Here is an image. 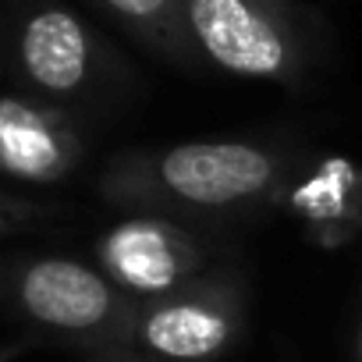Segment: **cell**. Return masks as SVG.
<instances>
[{"label": "cell", "mask_w": 362, "mask_h": 362, "mask_svg": "<svg viewBox=\"0 0 362 362\" xmlns=\"http://www.w3.org/2000/svg\"><path fill=\"white\" fill-rule=\"evenodd\" d=\"M291 174L281 146L252 139H196L128 149L107 160L96 192L107 206L167 221H235L274 203Z\"/></svg>", "instance_id": "1"}, {"label": "cell", "mask_w": 362, "mask_h": 362, "mask_svg": "<svg viewBox=\"0 0 362 362\" xmlns=\"http://www.w3.org/2000/svg\"><path fill=\"white\" fill-rule=\"evenodd\" d=\"M181 22L199 64L249 82L298 86L316 36L295 0H181Z\"/></svg>", "instance_id": "2"}, {"label": "cell", "mask_w": 362, "mask_h": 362, "mask_svg": "<svg viewBox=\"0 0 362 362\" xmlns=\"http://www.w3.org/2000/svg\"><path fill=\"white\" fill-rule=\"evenodd\" d=\"M11 64L29 96L64 110L103 100L124 75L93 25L57 0H15Z\"/></svg>", "instance_id": "3"}, {"label": "cell", "mask_w": 362, "mask_h": 362, "mask_svg": "<svg viewBox=\"0 0 362 362\" xmlns=\"http://www.w3.org/2000/svg\"><path fill=\"white\" fill-rule=\"evenodd\" d=\"M245 334V284L206 274L163 298L132 302L117 344L149 362H214Z\"/></svg>", "instance_id": "4"}, {"label": "cell", "mask_w": 362, "mask_h": 362, "mask_svg": "<svg viewBox=\"0 0 362 362\" xmlns=\"http://www.w3.org/2000/svg\"><path fill=\"white\" fill-rule=\"evenodd\" d=\"M8 302L33 327L78 341L86 348L117 344L132 298H124L96 267L68 256H33L0 277Z\"/></svg>", "instance_id": "5"}, {"label": "cell", "mask_w": 362, "mask_h": 362, "mask_svg": "<svg viewBox=\"0 0 362 362\" xmlns=\"http://www.w3.org/2000/svg\"><path fill=\"white\" fill-rule=\"evenodd\" d=\"M96 270L132 302L163 298L214 274V245L192 228L132 214L96 238Z\"/></svg>", "instance_id": "6"}, {"label": "cell", "mask_w": 362, "mask_h": 362, "mask_svg": "<svg viewBox=\"0 0 362 362\" xmlns=\"http://www.w3.org/2000/svg\"><path fill=\"white\" fill-rule=\"evenodd\" d=\"M86 146L75 114L29 93L0 96V174L57 185L82 167Z\"/></svg>", "instance_id": "7"}, {"label": "cell", "mask_w": 362, "mask_h": 362, "mask_svg": "<svg viewBox=\"0 0 362 362\" xmlns=\"http://www.w3.org/2000/svg\"><path fill=\"white\" fill-rule=\"evenodd\" d=\"M93 4L153 57H163L177 68H199L181 22V0H93Z\"/></svg>", "instance_id": "8"}, {"label": "cell", "mask_w": 362, "mask_h": 362, "mask_svg": "<svg viewBox=\"0 0 362 362\" xmlns=\"http://www.w3.org/2000/svg\"><path fill=\"white\" fill-rule=\"evenodd\" d=\"M47 217H54L50 206H43V203H29V199H18V196L0 192V235H15V231L40 228Z\"/></svg>", "instance_id": "9"}, {"label": "cell", "mask_w": 362, "mask_h": 362, "mask_svg": "<svg viewBox=\"0 0 362 362\" xmlns=\"http://www.w3.org/2000/svg\"><path fill=\"white\" fill-rule=\"evenodd\" d=\"M89 362H149L121 344H100V348H89Z\"/></svg>", "instance_id": "10"}, {"label": "cell", "mask_w": 362, "mask_h": 362, "mask_svg": "<svg viewBox=\"0 0 362 362\" xmlns=\"http://www.w3.org/2000/svg\"><path fill=\"white\" fill-rule=\"evenodd\" d=\"M25 351V344H0V362H11Z\"/></svg>", "instance_id": "11"}, {"label": "cell", "mask_w": 362, "mask_h": 362, "mask_svg": "<svg viewBox=\"0 0 362 362\" xmlns=\"http://www.w3.org/2000/svg\"><path fill=\"white\" fill-rule=\"evenodd\" d=\"M355 355H358V362H362V320H358V334H355Z\"/></svg>", "instance_id": "12"}]
</instances>
